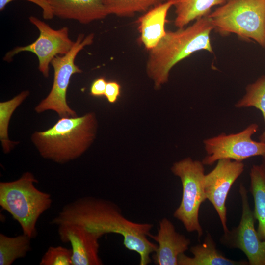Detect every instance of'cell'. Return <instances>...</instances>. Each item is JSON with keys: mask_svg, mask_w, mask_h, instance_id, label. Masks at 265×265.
<instances>
[{"mask_svg": "<svg viewBox=\"0 0 265 265\" xmlns=\"http://www.w3.org/2000/svg\"><path fill=\"white\" fill-rule=\"evenodd\" d=\"M23 233L15 237L0 234V265H11L17 259L25 257L31 249V239Z\"/></svg>", "mask_w": 265, "mask_h": 265, "instance_id": "cell-19", "label": "cell"}, {"mask_svg": "<svg viewBox=\"0 0 265 265\" xmlns=\"http://www.w3.org/2000/svg\"><path fill=\"white\" fill-rule=\"evenodd\" d=\"M40 265H73L72 251L62 246H50L42 256Z\"/></svg>", "mask_w": 265, "mask_h": 265, "instance_id": "cell-23", "label": "cell"}, {"mask_svg": "<svg viewBox=\"0 0 265 265\" xmlns=\"http://www.w3.org/2000/svg\"><path fill=\"white\" fill-rule=\"evenodd\" d=\"M97 121L93 112L61 117L52 127L32 133L31 140L40 156L58 164L81 156L95 138Z\"/></svg>", "mask_w": 265, "mask_h": 265, "instance_id": "cell-3", "label": "cell"}, {"mask_svg": "<svg viewBox=\"0 0 265 265\" xmlns=\"http://www.w3.org/2000/svg\"><path fill=\"white\" fill-rule=\"evenodd\" d=\"M107 81L104 77L96 79L92 83L90 93L94 97H102L104 96Z\"/></svg>", "mask_w": 265, "mask_h": 265, "instance_id": "cell-26", "label": "cell"}, {"mask_svg": "<svg viewBox=\"0 0 265 265\" xmlns=\"http://www.w3.org/2000/svg\"><path fill=\"white\" fill-rule=\"evenodd\" d=\"M174 4V0H167L152 7L138 19L139 40L148 51L156 47L166 35L167 15Z\"/></svg>", "mask_w": 265, "mask_h": 265, "instance_id": "cell-15", "label": "cell"}, {"mask_svg": "<svg viewBox=\"0 0 265 265\" xmlns=\"http://www.w3.org/2000/svg\"><path fill=\"white\" fill-rule=\"evenodd\" d=\"M109 14L132 17L137 13H145L167 0H103Z\"/></svg>", "mask_w": 265, "mask_h": 265, "instance_id": "cell-22", "label": "cell"}, {"mask_svg": "<svg viewBox=\"0 0 265 265\" xmlns=\"http://www.w3.org/2000/svg\"><path fill=\"white\" fill-rule=\"evenodd\" d=\"M53 225L78 224L103 236L107 233L123 237V244L139 256V265L151 262L150 255L157 244L148 238L153 225L136 223L127 219L113 202L93 196L79 198L65 205L51 221Z\"/></svg>", "mask_w": 265, "mask_h": 265, "instance_id": "cell-1", "label": "cell"}, {"mask_svg": "<svg viewBox=\"0 0 265 265\" xmlns=\"http://www.w3.org/2000/svg\"><path fill=\"white\" fill-rule=\"evenodd\" d=\"M149 238L157 243L152 259L158 265H178L179 256L188 250L190 240L176 232L173 224L163 218L159 223L158 233Z\"/></svg>", "mask_w": 265, "mask_h": 265, "instance_id": "cell-13", "label": "cell"}, {"mask_svg": "<svg viewBox=\"0 0 265 265\" xmlns=\"http://www.w3.org/2000/svg\"><path fill=\"white\" fill-rule=\"evenodd\" d=\"M54 16L82 24L105 18L109 15L103 0H48Z\"/></svg>", "mask_w": 265, "mask_h": 265, "instance_id": "cell-14", "label": "cell"}, {"mask_svg": "<svg viewBox=\"0 0 265 265\" xmlns=\"http://www.w3.org/2000/svg\"><path fill=\"white\" fill-rule=\"evenodd\" d=\"M29 20L39 30V37L30 44L14 48L5 55L3 59L10 62L15 55L21 52H31L38 58L39 70L44 77L48 78L49 65L53 59L57 55H63L68 53L75 41L70 38L69 29L66 26L54 29L35 16L29 17Z\"/></svg>", "mask_w": 265, "mask_h": 265, "instance_id": "cell-9", "label": "cell"}, {"mask_svg": "<svg viewBox=\"0 0 265 265\" xmlns=\"http://www.w3.org/2000/svg\"><path fill=\"white\" fill-rule=\"evenodd\" d=\"M38 183L30 172L16 180L0 182V206L19 223L23 233L32 239L37 236L39 218L52 203L51 195L36 187Z\"/></svg>", "mask_w": 265, "mask_h": 265, "instance_id": "cell-4", "label": "cell"}, {"mask_svg": "<svg viewBox=\"0 0 265 265\" xmlns=\"http://www.w3.org/2000/svg\"><path fill=\"white\" fill-rule=\"evenodd\" d=\"M258 128L257 124L252 123L238 133H222L204 140L207 155L202 162L204 165H212L218 160L225 159L240 162L256 156L265 159V143L252 138Z\"/></svg>", "mask_w": 265, "mask_h": 265, "instance_id": "cell-8", "label": "cell"}, {"mask_svg": "<svg viewBox=\"0 0 265 265\" xmlns=\"http://www.w3.org/2000/svg\"><path fill=\"white\" fill-rule=\"evenodd\" d=\"M193 257L183 253L178 260V265H246L248 261H235L225 257L216 248L212 236L207 233L202 243L190 248Z\"/></svg>", "mask_w": 265, "mask_h": 265, "instance_id": "cell-16", "label": "cell"}, {"mask_svg": "<svg viewBox=\"0 0 265 265\" xmlns=\"http://www.w3.org/2000/svg\"><path fill=\"white\" fill-rule=\"evenodd\" d=\"M208 16L220 35L235 34L265 49V0H226Z\"/></svg>", "mask_w": 265, "mask_h": 265, "instance_id": "cell-5", "label": "cell"}, {"mask_svg": "<svg viewBox=\"0 0 265 265\" xmlns=\"http://www.w3.org/2000/svg\"><path fill=\"white\" fill-rule=\"evenodd\" d=\"M226 0H174V25L185 27L191 22L207 16L212 8L224 4Z\"/></svg>", "mask_w": 265, "mask_h": 265, "instance_id": "cell-18", "label": "cell"}, {"mask_svg": "<svg viewBox=\"0 0 265 265\" xmlns=\"http://www.w3.org/2000/svg\"><path fill=\"white\" fill-rule=\"evenodd\" d=\"M239 188L242 205L240 222L237 227L224 233L220 242L228 248L242 251L248 265H265V240L260 239L255 229L256 219L249 206L246 188L241 184Z\"/></svg>", "mask_w": 265, "mask_h": 265, "instance_id": "cell-10", "label": "cell"}, {"mask_svg": "<svg viewBox=\"0 0 265 265\" xmlns=\"http://www.w3.org/2000/svg\"><path fill=\"white\" fill-rule=\"evenodd\" d=\"M60 240L69 242L72 251L73 265H102L99 255V239L103 236L78 224L58 226Z\"/></svg>", "mask_w": 265, "mask_h": 265, "instance_id": "cell-12", "label": "cell"}, {"mask_svg": "<svg viewBox=\"0 0 265 265\" xmlns=\"http://www.w3.org/2000/svg\"><path fill=\"white\" fill-rule=\"evenodd\" d=\"M29 94V91H23L12 99L0 103V140L4 154L10 153L18 143L8 138L9 123L12 114Z\"/></svg>", "mask_w": 265, "mask_h": 265, "instance_id": "cell-20", "label": "cell"}, {"mask_svg": "<svg viewBox=\"0 0 265 265\" xmlns=\"http://www.w3.org/2000/svg\"><path fill=\"white\" fill-rule=\"evenodd\" d=\"M213 26L208 16L175 31H166L158 45L150 50L146 72L159 89L168 81L172 68L178 62L199 51L213 52L210 33Z\"/></svg>", "mask_w": 265, "mask_h": 265, "instance_id": "cell-2", "label": "cell"}, {"mask_svg": "<svg viewBox=\"0 0 265 265\" xmlns=\"http://www.w3.org/2000/svg\"><path fill=\"white\" fill-rule=\"evenodd\" d=\"M250 186L254 208V217L258 221L257 231L262 240H265V159L253 165L250 171Z\"/></svg>", "mask_w": 265, "mask_h": 265, "instance_id": "cell-17", "label": "cell"}, {"mask_svg": "<svg viewBox=\"0 0 265 265\" xmlns=\"http://www.w3.org/2000/svg\"><path fill=\"white\" fill-rule=\"evenodd\" d=\"M244 169L242 162L221 159L217 161L215 167L205 175L204 186L206 198L216 210L224 233L229 230L227 226L226 200L233 184Z\"/></svg>", "mask_w": 265, "mask_h": 265, "instance_id": "cell-11", "label": "cell"}, {"mask_svg": "<svg viewBox=\"0 0 265 265\" xmlns=\"http://www.w3.org/2000/svg\"><path fill=\"white\" fill-rule=\"evenodd\" d=\"M121 86L116 81L107 82L104 96L111 104L115 103L120 95Z\"/></svg>", "mask_w": 265, "mask_h": 265, "instance_id": "cell-25", "label": "cell"}, {"mask_svg": "<svg viewBox=\"0 0 265 265\" xmlns=\"http://www.w3.org/2000/svg\"><path fill=\"white\" fill-rule=\"evenodd\" d=\"M235 106L237 108L253 107L261 112L265 129L259 137V140L265 143V75L246 86L245 94L235 104Z\"/></svg>", "mask_w": 265, "mask_h": 265, "instance_id": "cell-21", "label": "cell"}, {"mask_svg": "<svg viewBox=\"0 0 265 265\" xmlns=\"http://www.w3.org/2000/svg\"><path fill=\"white\" fill-rule=\"evenodd\" d=\"M171 170L180 179L182 186L181 201L173 216L187 231L196 232L200 238L203 230L199 221V209L207 199L204 186V165L202 161L188 157L175 162Z\"/></svg>", "mask_w": 265, "mask_h": 265, "instance_id": "cell-6", "label": "cell"}, {"mask_svg": "<svg viewBox=\"0 0 265 265\" xmlns=\"http://www.w3.org/2000/svg\"><path fill=\"white\" fill-rule=\"evenodd\" d=\"M16 0H0V10L2 11L10 2ZM37 5L43 10V16L46 20L51 19L54 15L50 6L48 0H24Z\"/></svg>", "mask_w": 265, "mask_h": 265, "instance_id": "cell-24", "label": "cell"}, {"mask_svg": "<svg viewBox=\"0 0 265 265\" xmlns=\"http://www.w3.org/2000/svg\"><path fill=\"white\" fill-rule=\"evenodd\" d=\"M94 39L93 33L86 36L80 33L68 53L63 55H57L53 59L51 63L54 70L52 87L47 96L35 107L36 113L53 110L60 118L78 116L76 112L70 108L67 103V90L72 75L82 72L75 63L77 55L84 47L91 45Z\"/></svg>", "mask_w": 265, "mask_h": 265, "instance_id": "cell-7", "label": "cell"}]
</instances>
